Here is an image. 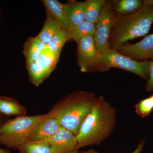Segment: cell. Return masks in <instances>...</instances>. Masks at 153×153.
<instances>
[{
	"mask_svg": "<svg viewBox=\"0 0 153 153\" xmlns=\"http://www.w3.org/2000/svg\"><path fill=\"white\" fill-rule=\"evenodd\" d=\"M116 123L115 109L102 96L97 97L76 136V150L88 146L100 145L110 135Z\"/></svg>",
	"mask_w": 153,
	"mask_h": 153,
	"instance_id": "6da1fadb",
	"label": "cell"
},
{
	"mask_svg": "<svg viewBox=\"0 0 153 153\" xmlns=\"http://www.w3.org/2000/svg\"><path fill=\"white\" fill-rule=\"evenodd\" d=\"M96 98L92 92L74 91L57 102L47 114L57 119L61 127L76 136Z\"/></svg>",
	"mask_w": 153,
	"mask_h": 153,
	"instance_id": "7a4b0ae2",
	"label": "cell"
},
{
	"mask_svg": "<svg viewBox=\"0 0 153 153\" xmlns=\"http://www.w3.org/2000/svg\"><path fill=\"white\" fill-rule=\"evenodd\" d=\"M153 24V5H144L138 11L125 16H116L108 40L114 49L130 40L147 35Z\"/></svg>",
	"mask_w": 153,
	"mask_h": 153,
	"instance_id": "3957f363",
	"label": "cell"
},
{
	"mask_svg": "<svg viewBox=\"0 0 153 153\" xmlns=\"http://www.w3.org/2000/svg\"><path fill=\"white\" fill-rule=\"evenodd\" d=\"M46 115L22 116L7 120L0 127V144L18 149L27 140L33 129Z\"/></svg>",
	"mask_w": 153,
	"mask_h": 153,
	"instance_id": "277c9868",
	"label": "cell"
},
{
	"mask_svg": "<svg viewBox=\"0 0 153 153\" xmlns=\"http://www.w3.org/2000/svg\"><path fill=\"white\" fill-rule=\"evenodd\" d=\"M150 60L137 62L109 48L100 55L90 72H104L116 68L131 72L147 81L149 74Z\"/></svg>",
	"mask_w": 153,
	"mask_h": 153,
	"instance_id": "5b68a950",
	"label": "cell"
},
{
	"mask_svg": "<svg viewBox=\"0 0 153 153\" xmlns=\"http://www.w3.org/2000/svg\"><path fill=\"white\" fill-rule=\"evenodd\" d=\"M115 19L116 16L111 9V1L105 0L101 13L95 24V33L94 35L100 55L109 48L108 38Z\"/></svg>",
	"mask_w": 153,
	"mask_h": 153,
	"instance_id": "8992f818",
	"label": "cell"
},
{
	"mask_svg": "<svg viewBox=\"0 0 153 153\" xmlns=\"http://www.w3.org/2000/svg\"><path fill=\"white\" fill-rule=\"evenodd\" d=\"M113 49L121 55L137 62L147 60L153 61V33L145 36L136 44L126 42Z\"/></svg>",
	"mask_w": 153,
	"mask_h": 153,
	"instance_id": "52a82bcc",
	"label": "cell"
},
{
	"mask_svg": "<svg viewBox=\"0 0 153 153\" xmlns=\"http://www.w3.org/2000/svg\"><path fill=\"white\" fill-rule=\"evenodd\" d=\"M77 44V63L80 71L90 72L100 55L94 36H85Z\"/></svg>",
	"mask_w": 153,
	"mask_h": 153,
	"instance_id": "ba28073f",
	"label": "cell"
},
{
	"mask_svg": "<svg viewBox=\"0 0 153 153\" xmlns=\"http://www.w3.org/2000/svg\"><path fill=\"white\" fill-rule=\"evenodd\" d=\"M61 127L60 122L57 119L47 114L33 129L27 141L38 142L47 140L53 137Z\"/></svg>",
	"mask_w": 153,
	"mask_h": 153,
	"instance_id": "9c48e42d",
	"label": "cell"
},
{
	"mask_svg": "<svg viewBox=\"0 0 153 153\" xmlns=\"http://www.w3.org/2000/svg\"><path fill=\"white\" fill-rule=\"evenodd\" d=\"M47 141L55 153H70L76 151V135L62 127Z\"/></svg>",
	"mask_w": 153,
	"mask_h": 153,
	"instance_id": "30bf717a",
	"label": "cell"
},
{
	"mask_svg": "<svg viewBox=\"0 0 153 153\" xmlns=\"http://www.w3.org/2000/svg\"><path fill=\"white\" fill-rule=\"evenodd\" d=\"M41 2L46 9V13L51 15L59 22L62 28L68 30L70 25L66 18L65 4L57 0H42Z\"/></svg>",
	"mask_w": 153,
	"mask_h": 153,
	"instance_id": "8fae6325",
	"label": "cell"
},
{
	"mask_svg": "<svg viewBox=\"0 0 153 153\" xmlns=\"http://www.w3.org/2000/svg\"><path fill=\"white\" fill-rule=\"evenodd\" d=\"M65 5L66 18L70 27L85 21V1L71 0L66 2Z\"/></svg>",
	"mask_w": 153,
	"mask_h": 153,
	"instance_id": "7c38bea8",
	"label": "cell"
},
{
	"mask_svg": "<svg viewBox=\"0 0 153 153\" xmlns=\"http://www.w3.org/2000/svg\"><path fill=\"white\" fill-rule=\"evenodd\" d=\"M144 6L142 0H113L111 9L116 16H125L135 13Z\"/></svg>",
	"mask_w": 153,
	"mask_h": 153,
	"instance_id": "4fadbf2b",
	"label": "cell"
},
{
	"mask_svg": "<svg viewBox=\"0 0 153 153\" xmlns=\"http://www.w3.org/2000/svg\"><path fill=\"white\" fill-rule=\"evenodd\" d=\"M27 110L16 100L12 97L0 96V113L6 116H22Z\"/></svg>",
	"mask_w": 153,
	"mask_h": 153,
	"instance_id": "5bb4252c",
	"label": "cell"
},
{
	"mask_svg": "<svg viewBox=\"0 0 153 153\" xmlns=\"http://www.w3.org/2000/svg\"><path fill=\"white\" fill-rule=\"evenodd\" d=\"M47 46L37 37H30L23 45V53L26 65L36 61L40 52Z\"/></svg>",
	"mask_w": 153,
	"mask_h": 153,
	"instance_id": "9a60e30c",
	"label": "cell"
},
{
	"mask_svg": "<svg viewBox=\"0 0 153 153\" xmlns=\"http://www.w3.org/2000/svg\"><path fill=\"white\" fill-rule=\"evenodd\" d=\"M62 28L59 22L51 15L47 14L44 26L41 32L36 36L46 44H48L53 36Z\"/></svg>",
	"mask_w": 153,
	"mask_h": 153,
	"instance_id": "2e32d148",
	"label": "cell"
},
{
	"mask_svg": "<svg viewBox=\"0 0 153 153\" xmlns=\"http://www.w3.org/2000/svg\"><path fill=\"white\" fill-rule=\"evenodd\" d=\"M36 62L37 65L49 76L55 70L58 62L54 52L47 46L40 52Z\"/></svg>",
	"mask_w": 153,
	"mask_h": 153,
	"instance_id": "e0dca14e",
	"label": "cell"
},
{
	"mask_svg": "<svg viewBox=\"0 0 153 153\" xmlns=\"http://www.w3.org/2000/svg\"><path fill=\"white\" fill-rule=\"evenodd\" d=\"M95 25L87 21L71 26L68 30L69 40H73L78 43L79 40L88 36H93L95 33Z\"/></svg>",
	"mask_w": 153,
	"mask_h": 153,
	"instance_id": "ac0fdd59",
	"label": "cell"
},
{
	"mask_svg": "<svg viewBox=\"0 0 153 153\" xmlns=\"http://www.w3.org/2000/svg\"><path fill=\"white\" fill-rule=\"evenodd\" d=\"M19 153H55L47 140L27 141L17 149Z\"/></svg>",
	"mask_w": 153,
	"mask_h": 153,
	"instance_id": "d6986e66",
	"label": "cell"
},
{
	"mask_svg": "<svg viewBox=\"0 0 153 153\" xmlns=\"http://www.w3.org/2000/svg\"><path fill=\"white\" fill-rule=\"evenodd\" d=\"M69 38L70 36L68 30L62 28L53 36L47 45L54 52L58 62L63 46L69 40Z\"/></svg>",
	"mask_w": 153,
	"mask_h": 153,
	"instance_id": "ffe728a7",
	"label": "cell"
},
{
	"mask_svg": "<svg viewBox=\"0 0 153 153\" xmlns=\"http://www.w3.org/2000/svg\"><path fill=\"white\" fill-rule=\"evenodd\" d=\"M105 0H86L85 1V21L96 24L99 18Z\"/></svg>",
	"mask_w": 153,
	"mask_h": 153,
	"instance_id": "44dd1931",
	"label": "cell"
},
{
	"mask_svg": "<svg viewBox=\"0 0 153 153\" xmlns=\"http://www.w3.org/2000/svg\"><path fill=\"white\" fill-rule=\"evenodd\" d=\"M26 69L27 71L30 82L37 87L42 84L49 76L37 65L36 61L26 65Z\"/></svg>",
	"mask_w": 153,
	"mask_h": 153,
	"instance_id": "7402d4cb",
	"label": "cell"
},
{
	"mask_svg": "<svg viewBox=\"0 0 153 153\" xmlns=\"http://www.w3.org/2000/svg\"><path fill=\"white\" fill-rule=\"evenodd\" d=\"M135 109L137 114L142 118L150 114L153 110V95L140 100L135 105Z\"/></svg>",
	"mask_w": 153,
	"mask_h": 153,
	"instance_id": "603a6c76",
	"label": "cell"
},
{
	"mask_svg": "<svg viewBox=\"0 0 153 153\" xmlns=\"http://www.w3.org/2000/svg\"><path fill=\"white\" fill-rule=\"evenodd\" d=\"M145 88L147 92H150L153 91V61H150L149 77L145 85Z\"/></svg>",
	"mask_w": 153,
	"mask_h": 153,
	"instance_id": "cb8c5ba5",
	"label": "cell"
},
{
	"mask_svg": "<svg viewBox=\"0 0 153 153\" xmlns=\"http://www.w3.org/2000/svg\"><path fill=\"white\" fill-rule=\"evenodd\" d=\"M145 143L144 140H142L140 142V143L138 145L137 147L135 150L132 153H140L142 151L143 148L144 147Z\"/></svg>",
	"mask_w": 153,
	"mask_h": 153,
	"instance_id": "d4e9b609",
	"label": "cell"
},
{
	"mask_svg": "<svg viewBox=\"0 0 153 153\" xmlns=\"http://www.w3.org/2000/svg\"><path fill=\"white\" fill-rule=\"evenodd\" d=\"M79 153H99L96 151L94 150L93 149L88 150L87 151H82L79 152Z\"/></svg>",
	"mask_w": 153,
	"mask_h": 153,
	"instance_id": "484cf974",
	"label": "cell"
},
{
	"mask_svg": "<svg viewBox=\"0 0 153 153\" xmlns=\"http://www.w3.org/2000/svg\"><path fill=\"white\" fill-rule=\"evenodd\" d=\"M144 5H153V0H143Z\"/></svg>",
	"mask_w": 153,
	"mask_h": 153,
	"instance_id": "4316f807",
	"label": "cell"
},
{
	"mask_svg": "<svg viewBox=\"0 0 153 153\" xmlns=\"http://www.w3.org/2000/svg\"><path fill=\"white\" fill-rule=\"evenodd\" d=\"M6 120H4V118H3V115L0 113V127H1V126H2V125L4 123V122Z\"/></svg>",
	"mask_w": 153,
	"mask_h": 153,
	"instance_id": "83f0119b",
	"label": "cell"
},
{
	"mask_svg": "<svg viewBox=\"0 0 153 153\" xmlns=\"http://www.w3.org/2000/svg\"><path fill=\"white\" fill-rule=\"evenodd\" d=\"M0 153H10L8 152H7V151L3 149L0 147Z\"/></svg>",
	"mask_w": 153,
	"mask_h": 153,
	"instance_id": "f1b7e54d",
	"label": "cell"
},
{
	"mask_svg": "<svg viewBox=\"0 0 153 153\" xmlns=\"http://www.w3.org/2000/svg\"><path fill=\"white\" fill-rule=\"evenodd\" d=\"M70 153H79V150L78 151H74V152H72Z\"/></svg>",
	"mask_w": 153,
	"mask_h": 153,
	"instance_id": "f546056e",
	"label": "cell"
},
{
	"mask_svg": "<svg viewBox=\"0 0 153 153\" xmlns=\"http://www.w3.org/2000/svg\"><path fill=\"white\" fill-rule=\"evenodd\" d=\"M0 17H1V13H0Z\"/></svg>",
	"mask_w": 153,
	"mask_h": 153,
	"instance_id": "4dcf8cb0",
	"label": "cell"
}]
</instances>
